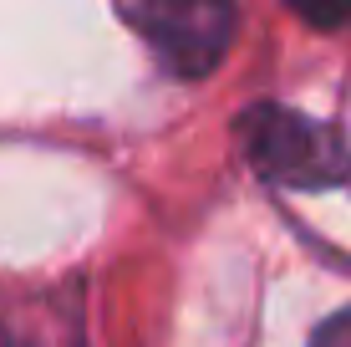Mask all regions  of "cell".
<instances>
[{
	"instance_id": "6da1fadb",
	"label": "cell",
	"mask_w": 351,
	"mask_h": 347,
	"mask_svg": "<svg viewBox=\"0 0 351 347\" xmlns=\"http://www.w3.org/2000/svg\"><path fill=\"white\" fill-rule=\"evenodd\" d=\"M239 148L255 164V174H265L270 184L285 189H331L346 179V143L331 123L306 117L295 107H275L255 102L239 113L234 123Z\"/></svg>"
},
{
	"instance_id": "7a4b0ae2",
	"label": "cell",
	"mask_w": 351,
	"mask_h": 347,
	"mask_svg": "<svg viewBox=\"0 0 351 347\" xmlns=\"http://www.w3.org/2000/svg\"><path fill=\"white\" fill-rule=\"evenodd\" d=\"M123 16L178 77L214 71L219 56L229 52V36H234V10L209 5V0H153V5H128Z\"/></svg>"
},
{
	"instance_id": "3957f363",
	"label": "cell",
	"mask_w": 351,
	"mask_h": 347,
	"mask_svg": "<svg viewBox=\"0 0 351 347\" xmlns=\"http://www.w3.org/2000/svg\"><path fill=\"white\" fill-rule=\"evenodd\" d=\"M311 347H351V306H341L336 317H326L316 327V337H311Z\"/></svg>"
}]
</instances>
